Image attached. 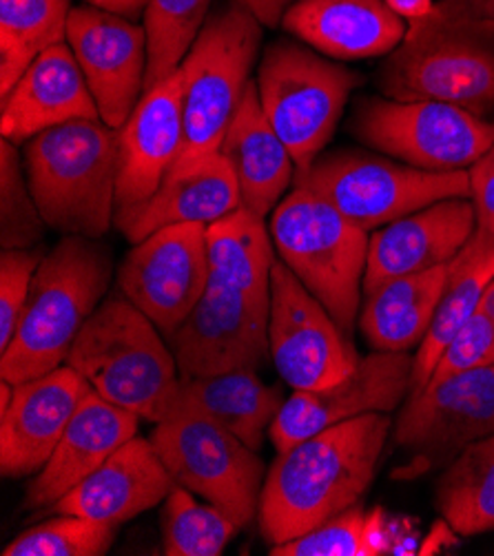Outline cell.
Segmentation results:
<instances>
[{"label":"cell","instance_id":"36","mask_svg":"<svg viewBox=\"0 0 494 556\" xmlns=\"http://www.w3.org/2000/svg\"><path fill=\"white\" fill-rule=\"evenodd\" d=\"M47 225L31 195L25 164L16 142L0 144V244L3 249H34Z\"/></svg>","mask_w":494,"mask_h":556},{"label":"cell","instance_id":"29","mask_svg":"<svg viewBox=\"0 0 494 556\" xmlns=\"http://www.w3.org/2000/svg\"><path fill=\"white\" fill-rule=\"evenodd\" d=\"M206 255L213 277L270 308V275L278 260L264 217L244 206L219 217L206 227Z\"/></svg>","mask_w":494,"mask_h":556},{"label":"cell","instance_id":"25","mask_svg":"<svg viewBox=\"0 0 494 556\" xmlns=\"http://www.w3.org/2000/svg\"><path fill=\"white\" fill-rule=\"evenodd\" d=\"M240 208V189L231 164L213 153L172 169L160 189L136 211L116 219V227L131 244L174 225H213Z\"/></svg>","mask_w":494,"mask_h":556},{"label":"cell","instance_id":"12","mask_svg":"<svg viewBox=\"0 0 494 556\" xmlns=\"http://www.w3.org/2000/svg\"><path fill=\"white\" fill-rule=\"evenodd\" d=\"M268 342L273 364L293 391L333 386L362 359L333 315L280 260L270 275Z\"/></svg>","mask_w":494,"mask_h":556},{"label":"cell","instance_id":"38","mask_svg":"<svg viewBox=\"0 0 494 556\" xmlns=\"http://www.w3.org/2000/svg\"><path fill=\"white\" fill-rule=\"evenodd\" d=\"M42 257L36 249H3L0 253V353L12 344L21 326Z\"/></svg>","mask_w":494,"mask_h":556},{"label":"cell","instance_id":"19","mask_svg":"<svg viewBox=\"0 0 494 556\" xmlns=\"http://www.w3.org/2000/svg\"><path fill=\"white\" fill-rule=\"evenodd\" d=\"M477 231L470 198H448L408 213L370 236L364 295L397 277L446 266Z\"/></svg>","mask_w":494,"mask_h":556},{"label":"cell","instance_id":"31","mask_svg":"<svg viewBox=\"0 0 494 556\" xmlns=\"http://www.w3.org/2000/svg\"><path fill=\"white\" fill-rule=\"evenodd\" d=\"M72 0H0V98L49 47L67 40Z\"/></svg>","mask_w":494,"mask_h":556},{"label":"cell","instance_id":"11","mask_svg":"<svg viewBox=\"0 0 494 556\" xmlns=\"http://www.w3.org/2000/svg\"><path fill=\"white\" fill-rule=\"evenodd\" d=\"M351 131L379 153L423 172H468L494 144L492 121L434 100L362 98Z\"/></svg>","mask_w":494,"mask_h":556},{"label":"cell","instance_id":"21","mask_svg":"<svg viewBox=\"0 0 494 556\" xmlns=\"http://www.w3.org/2000/svg\"><path fill=\"white\" fill-rule=\"evenodd\" d=\"M174 483L153 441L136 434L96 472L67 492L51 513L78 515L118 528L160 506L169 496Z\"/></svg>","mask_w":494,"mask_h":556},{"label":"cell","instance_id":"18","mask_svg":"<svg viewBox=\"0 0 494 556\" xmlns=\"http://www.w3.org/2000/svg\"><path fill=\"white\" fill-rule=\"evenodd\" d=\"M89 393L91 386L69 364L16 383L10 408L0 413L3 477L38 475Z\"/></svg>","mask_w":494,"mask_h":556},{"label":"cell","instance_id":"8","mask_svg":"<svg viewBox=\"0 0 494 556\" xmlns=\"http://www.w3.org/2000/svg\"><path fill=\"white\" fill-rule=\"evenodd\" d=\"M295 187L311 189L366 233L448 198H470V174L423 172L357 149L319 153L295 172Z\"/></svg>","mask_w":494,"mask_h":556},{"label":"cell","instance_id":"9","mask_svg":"<svg viewBox=\"0 0 494 556\" xmlns=\"http://www.w3.org/2000/svg\"><path fill=\"white\" fill-rule=\"evenodd\" d=\"M255 83L270 127L304 169L333 138L362 76L304 42L276 40L262 55Z\"/></svg>","mask_w":494,"mask_h":556},{"label":"cell","instance_id":"3","mask_svg":"<svg viewBox=\"0 0 494 556\" xmlns=\"http://www.w3.org/2000/svg\"><path fill=\"white\" fill-rule=\"evenodd\" d=\"M112 255L98 240L65 236L40 262L21 326L0 353L10 383L51 372L67 362L78 332L112 282Z\"/></svg>","mask_w":494,"mask_h":556},{"label":"cell","instance_id":"39","mask_svg":"<svg viewBox=\"0 0 494 556\" xmlns=\"http://www.w3.org/2000/svg\"><path fill=\"white\" fill-rule=\"evenodd\" d=\"M483 366H494V319L477 311L457 330V336L439 357L430 379H444L448 375Z\"/></svg>","mask_w":494,"mask_h":556},{"label":"cell","instance_id":"6","mask_svg":"<svg viewBox=\"0 0 494 556\" xmlns=\"http://www.w3.org/2000/svg\"><path fill=\"white\" fill-rule=\"evenodd\" d=\"M270 238L282 262L351 338L364 295L368 233L321 195L293 187L273 211Z\"/></svg>","mask_w":494,"mask_h":556},{"label":"cell","instance_id":"2","mask_svg":"<svg viewBox=\"0 0 494 556\" xmlns=\"http://www.w3.org/2000/svg\"><path fill=\"white\" fill-rule=\"evenodd\" d=\"M121 134L98 121H72L27 140L23 164L45 225L100 240L116 225Z\"/></svg>","mask_w":494,"mask_h":556},{"label":"cell","instance_id":"28","mask_svg":"<svg viewBox=\"0 0 494 556\" xmlns=\"http://www.w3.org/2000/svg\"><path fill=\"white\" fill-rule=\"evenodd\" d=\"M446 266L406 275L364 295L359 328L375 351L406 353L419 346L432 324L446 282Z\"/></svg>","mask_w":494,"mask_h":556},{"label":"cell","instance_id":"43","mask_svg":"<svg viewBox=\"0 0 494 556\" xmlns=\"http://www.w3.org/2000/svg\"><path fill=\"white\" fill-rule=\"evenodd\" d=\"M387 3L406 21H419L432 14L434 3L432 0H387Z\"/></svg>","mask_w":494,"mask_h":556},{"label":"cell","instance_id":"17","mask_svg":"<svg viewBox=\"0 0 494 556\" xmlns=\"http://www.w3.org/2000/svg\"><path fill=\"white\" fill-rule=\"evenodd\" d=\"M67 45L87 78L100 121L121 131L144 93L149 65L144 27L80 5L69 14Z\"/></svg>","mask_w":494,"mask_h":556},{"label":"cell","instance_id":"32","mask_svg":"<svg viewBox=\"0 0 494 556\" xmlns=\"http://www.w3.org/2000/svg\"><path fill=\"white\" fill-rule=\"evenodd\" d=\"M434 498L453 532L474 536L494 530V434L470 443L451 462Z\"/></svg>","mask_w":494,"mask_h":556},{"label":"cell","instance_id":"15","mask_svg":"<svg viewBox=\"0 0 494 556\" xmlns=\"http://www.w3.org/2000/svg\"><path fill=\"white\" fill-rule=\"evenodd\" d=\"M492 434L494 366L430 379L408 395L395 426V441L415 453L421 472Z\"/></svg>","mask_w":494,"mask_h":556},{"label":"cell","instance_id":"37","mask_svg":"<svg viewBox=\"0 0 494 556\" xmlns=\"http://www.w3.org/2000/svg\"><path fill=\"white\" fill-rule=\"evenodd\" d=\"M116 539V528L78 515H59L25 530L3 556H100Z\"/></svg>","mask_w":494,"mask_h":556},{"label":"cell","instance_id":"7","mask_svg":"<svg viewBox=\"0 0 494 556\" xmlns=\"http://www.w3.org/2000/svg\"><path fill=\"white\" fill-rule=\"evenodd\" d=\"M262 42V23L242 5L206 21L180 65L182 147L172 169L219 151L242 102Z\"/></svg>","mask_w":494,"mask_h":556},{"label":"cell","instance_id":"4","mask_svg":"<svg viewBox=\"0 0 494 556\" xmlns=\"http://www.w3.org/2000/svg\"><path fill=\"white\" fill-rule=\"evenodd\" d=\"M65 364L87 379L93 393L153 424L167 419L182 397L172 346L125 295L104 300L93 311Z\"/></svg>","mask_w":494,"mask_h":556},{"label":"cell","instance_id":"1","mask_svg":"<svg viewBox=\"0 0 494 556\" xmlns=\"http://www.w3.org/2000/svg\"><path fill=\"white\" fill-rule=\"evenodd\" d=\"M389 432V413H366L278 453L259 498L262 539L270 547L287 543L359 504Z\"/></svg>","mask_w":494,"mask_h":556},{"label":"cell","instance_id":"35","mask_svg":"<svg viewBox=\"0 0 494 556\" xmlns=\"http://www.w3.org/2000/svg\"><path fill=\"white\" fill-rule=\"evenodd\" d=\"M389 528L381 510H366L362 504L351 506L338 517L273 545V556H379L389 554Z\"/></svg>","mask_w":494,"mask_h":556},{"label":"cell","instance_id":"23","mask_svg":"<svg viewBox=\"0 0 494 556\" xmlns=\"http://www.w3.org/2000/svg\"><path fill=\"white\" fill-rule=\"evenodd\" d=\"M98 121L87 78L67 42L42 51L3 98L0 134L23 142L72 121Z\"/></svg>","mask_w":494,"mask_h":556},{"label":"cell","instance_id":"26","mask_svg":"<svg viewBox=\"0 0 494 556\" xmlns=\"http://www.w3.org/2000/svg\"><path fill=\"white\" fill-rule=\"evenodd\" d=\"M219 153L227 157L236 174L240 206L259 217L276 211L280 198L295 180L297 166L264 114L255 80L246 85Z\"/></svg>","mask_w":494,"mask_h":556},{"label":"cell","instance_id":"10","mask_svg":"<svg viewBox=\"0 0 494 556\" xmlns=\"http://www.w3.org/2000/svg\"><path fill=\"white\" fill-rule=\"evenodd\" d=\"M151 441L174 481L227 513L240 530L259 517L266 472L257 451L191 402L180 397L178 408L155 424Z\"/></svg>","mask_w":494,"mask_h":556},{"label":"cell","instance_id":"34","mask_svg":"<svg viewBox=\"0 0 494 556\" xmlns=\"http://www.w3.org/2000/svg\"><path fill=\"white\" fill-rule=\"evenodd\" d=\"M238 523L213 504L174 483L162 510V545L167 556H219L236 539Z\"/></svg>","mask_w":494,"mask_h":556},{"label":"cell","instance_id":"20","mask_svg":"<svg viewBox=\"0 0 494 556\" xmlns=\"http://www.w3.org/2000/svg\"><path fill=\"white\" fill-rule=\"evenodd\" d=\"M121 134L116 219L140 208L169 176L182 147L180 70L144 91Z\"/></svg>","mask_w":494,"mask_h":556},{"label":"cell","instance_id":"27","mask_svg":"<svg viewBox=\"0 0 494 556\" xmlns=\"http://www.w3.org/2000/svg\"><path fill=\"white\" fill-rule=\"evenodd\" d=\"M494 277V236L479 229L468 244L453 257L432 324L413 359L410 393L419 391L432 377L439 357L446 351L457 330L479 311L483 293Z\"/></svg>","mask_w":494,"mask_h":556},{"label":"cell","instance_id":"42","mask_svg":"<svg viewBox=\"0 0 494 556\" xmlns=\"http://www.w3.org/2000/svg\"><path fill=\"white\" fill-rule=\"evenodd\" d=\"M83 3L91 5L96 10H102V12H109V14L136 21L144 14L149 0H83Z\"/></svg>","mask_w":494,"mask_h":556},{"label":"cell","instance_id":"33","mask_svg":"<svg viewBox=\"0 0 494 556\" xmlns=\"http://www.w3.org/2000/svg\"><path fill=\"white\" fill-rule=\"evenodd\" d=\"M213 0H149L144 31L149 65L144 91L176 74L206 25Z\"/></svg>","mask_w":494,"mask_h":556},{"label":"cell","instance_id":"41","mask_svg":"<svg viewBox=\"0 0 494 556\" xmlns=\"http://www.w3.org/2000/svg\"><path fill=\"white\" fill-rule=\"evenodd\" d=\"M297 3V0H238L246 12H251L264 27H278L287 12Z\"/></svg>","mask_w":494,"mask_h":556},{"label":"cell","instance_id":"13","mask_svg":"<svg viewBox=\"0 0 494 556\" xmlns=\"http://www.w3.org/2000/svg\"><path fill=\"white\" fill-rule=\"evenodd\" d=\"M208 277L206 227L189 222L134 244L116 280L121 293L169 338L204 295Z\"/></svg>","mask_w":494,"mask_h":556},{"label":"cell","instance_id":"14","mask_svg":"<svg viewBox=\"0 0 494 556\" xmlns=\"http://www.w3.org/2000/svg\"><path fill=\"white\" fill-rule=\"evenodd\" d=\"M268 311L217 277L167 338L182 379L257 370L270 355Z\"/></svg>","mask_w":494,"mask_h":556},{"label":"cell","instance_id":"45","mask_svg":"<svg viewBox=\"0 0 494 556\" xmlns=\"http://www.w3.org/2000/svg\"><path fill=\"white\" fill-rule=\"evenodd\" d=\"M479 313H483L490 319H494V277H492V282L487 285V289L483 293V300L479 304Z\"/></svg>","mask_w":494,"mask_h":556},{"label":"cell","instance_id":"22","mask_svg":"<svg viewBox=\"0 0 494 556\" xmlns=\"http://www.w3.org/2000/svg\"><path fill=\"white\" fill-rule=\"evenodd\" d=\"M138 415L89 393L67 424L47 466L25 492L27 510H51L61 498L96 472L123 443L138 434Z\"/></svg>","mask_w":494,"mask_h":556},{"label":"cell","instance_id":"30","mask_svg":"<svg viewBox=\"0 0 494 556\" xmlns=\"http://www.w3.org/2000/svg\"><path fill=\"white\" fill-rule=\"evenodd\" d=\"M182 397L253 451L262 448L273 419L284 404L278 388L264 383L255 370L182 379Z\"/></svg>","mask_w":494,"mask_h":556},{"label":"cell","instance_id":"46","mask_svg":"<svg viewBox=\"0 0 494 556\" xmlns=\"http://www.w3.org/2000/svg\"><path fill=\"white\" fill-rule=\"evenodd\" d=\"M474 3H479V0H448V3L439 5V8L446 10V12H459V10H466V8L474 5Z\"/></svg>","mask_w":494,"mask_h":556},{"label":"cell","instance_id":"44","mask_svg":"<svg viewBox=\"0 0 494 556\" xmlns=\"http://www.w3.org/2000/svg\"><path fill=\"white\" fill-rule=\"evenodd\" d=\"M434 10H439L434 5ZM444 12V10H439ZM444 14H455V16H477V18H492L494 21V0H479V3L466 8V10H459V12H444Z\"/></svg>","mask_w":494,"mask_h":556},{"label":"cell","instance_id":"16","mask_svg":"<svg viewBox=\"0 0 494 556\" xmlns=\"http://www.w3.org/2000/svg\"><path fill=\"white\" fill-rule=\"evenodd\" d=\"M413 359L406 353L375 351L362 357L346 379L315 391H295L270 424V441L282 453L359 415L397 410L410 395Z\"/></svg>","mask_w":494,"mask_h":556},{"label":"cell","instance_id":"5","mask_svg":"<svg viewBox=\"0 0 494 556\" xmlns=\"http://www.w3.org/2000/svg\"><path fill=\"white\" fill-rule=\"evenodd\" d=\"M393 100H434L485 118L494 111V21L432 10L413 21L379 70Z\"/></svg>","mask_w":494,"mask_h":556},{"label":"cell","instance_id":"24","mask_svg":"<svg viewBox=\"0 0 494 556\" xmlns=\"http://www.w3.org/2000/svg\"><path fill=\"white\" fill-rule=\"evenodd\" d=\"M284 31L335 61L393 53L408 25L387 0H297L282 18Z\"/></svg>","mask_w":494,"mask_h":556},{"label":"cell","instance_id":"40","mask_svg":"<svg viewBox=\"0 0 494 556\" xmlns=\"http://www.w3.org/2000/svg\"><path fill=\"white\" fill-rule=\"evenodd\" d=\"M468 174L477 227L494 236V144L470 166Z\"/></svg>","mask_w":494,"mask_h":556}]
</instances>
